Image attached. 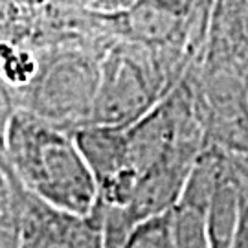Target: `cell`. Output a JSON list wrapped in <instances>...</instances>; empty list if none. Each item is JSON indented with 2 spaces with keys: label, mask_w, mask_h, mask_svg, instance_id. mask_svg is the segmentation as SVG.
<instances>
[{
  "label": "cell",
  "mask_w": 248,
  "mask_h": 248,
  "mask_svg": "<svg viewBox=\"0 0 248 248\" xmlns=\"http://www.w3.org/2000/svg\"><path fill=\"white\" fill-rule=\"evenodd\" d=\"M0 158L33 195L55 208L90 215L98 202V184L76 134L26 110L2 122Z\"/></svg>",
  "instance_id": "6da1fadb"
},
{
  "label": "cell",
  "mask_w": 248,
  "mask_h": 248,
  "mask_svg": "<svg viewBox=\"0 0 248 248\" xmlns=\"http://www.w3.org/2000/svg\"><path fill=\"white\" fill-rule=\"evenodd\" d=\"M114 39H78L35 50L31 79L15 92L0 89L2 122L15 110H26L70 131L87 125L98 96L101 61Z\"/></svg>",
  "instance_id": "7a4b0ae2"
},
{
  "label": "cell",
  "mask_w": 248,
  "mask_h": 248,
  "mask_svg": "<svg viewBox=\"0 0 248 248\" xmlns=\"http://www.w3.org/2000/svg\"><path fill=\"white\" fill-rule=\"evenodd\" d=\"M195 61L180 50L116 37L101 61L98 96L89 124H136L175 90Z\"/></svg>",
  "instance_id": "3957f363"
},
{
  "label": "cell",
  "mask_w": 248,
  "mask_h": 248,
  "mask_svg": "<svg viewBox=\"0 0 248 248\" xmlns=\"http://www.w3.org/2000/svg\"><path fill=\"white\" fill-rule=\"evenodd\" d=\"M0 45L39 50L78 39H114V18L96 17L72 0H2Z\"/></svg>",
  "instance_id": "277c9868"
},
{
  "label": "cell",
  "mask_w": 248,
  "mask_h": 248,
  "mask_svg": "<svg viewBox=\"0 0 248 248\" xmlns=\"http://www.w3.org/2000/svg\"><path fill=\"white\" fill-rule=\"evenodd\" d=\"M74 134L98 184L96 208L127 210L138 186V173L129 158L125 127L89 124L78 127Z\"/></svg>",
  "instance_id": "5b68a950"
},
{
  "label": "cell",
  "mask_w": 248,
  "mask_h": 248,
  "mask_svg": "<svg viewBox=\"0 0 248 248\" xmlns=\"http://www.w3.org/2000/svg\"><path fill=\"white\" fill-rule=\"evenodd\" d=\"M18 248H107V243L96 213L79 215L55 208L24 187Z\"/></svg>",
  "instance_id": "8992f818"
},
{
  "label": "cell",
  "mask_w": 248,
  "mask_h": 248,
  "mask_svg": "<svg viewBox=\"0 0 248 248\" xmlns=\"http://www.w3.org/2000/svg\"><path fill=\"white\" fill-rule=\"evenodd\" d=\"M116 33L155 48L180 50L193 59L201 57L184 0H138L116 18Z\"/></svg>",
  "instance_id": "52a82bcc"
},
{
  "label": "cell",
  "mask_w": 248,
  "mask_h": 248,
  "mask_svg": "<svg viewBox=\"0 0 248 248\" xmlns=\"http://www.w3.org/2000/svg\"><path fill=\"white\" fill-rule=\"evenodd\" d=\"M24 221V186L0 158V248H18Z\"/></svg>",
  "instance_id": "ba28073f"
},
{
  "label": "cell",
  "mask_w": 248,
  "mask_h": 248,
  "mask_svg": "<svg viewBox=\"0 0 248 248\" xmlns=\"http://www.w3.org/2000/svg\"><path fill=\"white\" fill-rule=\"evenodd\" d=\"M124 248H175L171 210L140 222L127 237Z\"/></svg>",
  "instance_id": "9c48e42d"
},
{
  "label": "cell",
  "mask_w": 248,
  "mask_h": 248,
  "mask_svg": "<svg viewBox=\"0 0 248 248\" xmlns=\"http://www.w3.org/2000/svg\"><path fill=\"white\" fill-rule=\"evenodd\" d=\"M72 2L90 15L118 18L125 15L129 9H133L138 0H72Z\"/></svg>",
  "instance_id": "30bf717a"
},
{
  "label": "cell",
  "mask_w": 248,
  "mask_h": 248,
  "mask_svg": "<svg viewBox=\"0 0 248 248\" xmlns=\"http://www.w3.org/2000/svg\"><path fill=\"white\" fill-rule=\"evenodd\" d=\"M184 2L197 17H212L215 8V0H184Z\"/></svg>",
  "instance_id": "8fae6325"
}]
</instances>
